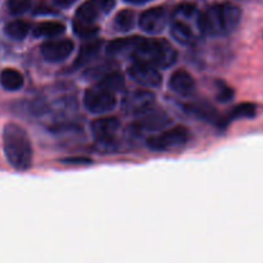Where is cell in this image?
Returning a JSON list of instances; mask_svg holds the SVG:
<instances>
[{"label":"cell","instance_id":"cell-1","mask_svg":"<svg viewBox=\"0 0 263 263\" xmlns=\"http://www.w3.org/2000/svg\"><path fill=\"white\" fill-rule=\"evenodd\" d=\"M125 86V79L120 72L104 74L94 86L86 90L84 104L89 112L95 115L110 112L117 105V94Z\"/></svg>","mask_w":263,"mask_h":263},{"label":"cell","instance_id":"cell-2","mask_svg":"<svg viewBox=\"0 0 263 263\" xmlns=\"http://www.w3.org/2000/svg\"><path fill=\"white\" fill-rule=\"evenodd\" d=\"M241 20L240 8L233 3H218L200 13L199 23L203 35L223 36L233 32Z\"/></svg>","mask_w":263,"mask_h":263},{"label":"cell","instance_id":"cell-3","mask_svg":"<svg viewBox=\"0 0 263 263\" xmlns=\"http://www.w3.org/2000/svg\"><path fill=\"white\" fill-rule=\"evenodd\" d=\"M7 161L17 171H27L32 164V145L27 133L17 123H7L3 130Z\"/></svg>","mask_w":263,"mask_h":263},{"label":"cell","instance_id":"cell-4","mask_svg":"<svg viewBox=\"0 0 263 263\" xmlns=\"http://www.w3.org/2000/svg\"><path fill=\"white\" fill-rule=\"evenodd\" d=\"M116 0H87L80 5L73 18V31L80 37H94L99 32L98 21L110 13Z\"/></svg>","mask_w":263,"mask_h":263},{"label":"cell","instance_id":"cell-5","mask_svg":"<svg viewBox=\"0 0 263 263\" xmlns=\"http://www.w3.org/2000/svg\"><path fill=\"white\" fill-rule=\"evenodd\" d=\"M200 12L189 3L179 5L172 14L171 35L180 44L195 43L203 35L199 23Z\"/></svg>","mask_w":263,"mask_h":263},{"label":"cell","instance_id":"cell-6","mask_svg":"<svg viewBox=\"0 0 263 263\" xmlns=\"http://www.w3.org/2000/svg\"><path fill=\"white\" fill-rule=\"evenodd\" d=\"M131 57L135 62H143L159 68H168L176 63L177 51L167 40L141 37Z\"/></svg>","mask_w":263,"mask_h":263},{"label":"cell","instance_id":"cell-7","mask_svg":"<svg viewBox=\"0 0 263 263\" xmlns=\"http://www.w3.org/2000/svg\"><path fill=\"white\" fill-rule=\"evenodd\" d=\"M189 140L190 133L187 128L184 126H176L149 138L146 140V145L153 152H171L184 148Z\"/></svg>","mask_w":263,"mask_h":263},{"label":"cell","instance_id":"cell-8","mask_svg":"<svg viewBox=\"0 0 263 263\" xmlns=\"http://www.w3.org/2000/svg\"><path fill=\"white\" fill-rule=\"evenodd\" d=\"M171 123V118L164 110L149 108L139 115V120L127 127V134L131 136H140L144 131L164 130Z\"/></svg>","mask_w":263,"mask_h":263},{"label":"cell","instance_id":"cell-9","mask_svg":"<svg viewBox=\"0 0 263 263\" xmlns=\"http://www.w3.org/2000/svg\"><path fill=\"white\" fill-rule=\"evenodd\" d=\"M127 72L134 81L145 87H158L162 84V74L152 64L135 62L128 67Z\"/></svg>","mask_w":263,"mask_h":263},{"label":"cell","instance_id":"cell-10","mask_svg":"<svg viewBox=\"0 0 263 263\" xmlns=\"http://www.w3.org/2000/svg\"><path fill=\"white\" fill-rule=\"evenodd\" d=\"M120 126V121L116 117L98 118L91 123L92 136L99 144L109 146L110 144L115 143Z\"/></svg>","mask_w":263,"mask_h":263},{"label":"cell","instance_id":"cell-11","mask_svg":"<svg viewBox=\"0 0 263 263\" xmlns=\"http://www.w3.org/2000/svg\"><path fill=\"white\" fill-rule=\"evenodd\" d=\"M154 98L153 92L148 90H135L126 95L122 108L127 115L139 116L153 107Z\"/></svg>","mask_w":263,"mask_h":263},{"label":"cell","instance_id":"cell-12","mask_svg":"<svg viewBox=\"0 0 263 263\" xmlns=\"http://www.w3.org/2000/svg\"><path fill=\"white\" fill-rule=\"evenodd\" d=\"M74 49L73 41L69 39L48 41L41 45V55L50 63H59L68 58Z\"/></svg>","mask_w":263,"mask_h":263},{"label":"cell","instance_id":"cell-13","mask_svg":"<svg viewBox=\"0 0 263 263\" xmlns=\"http://www.w3.org/2000/svg\"><path fill=\"white\" fill-rule=\"evenodd\" d=\"M167 25V10L163 7L151 8L141 13L139 18V26L146 33L156 35L163 31Z\"/></svg>","mask_w":263,"mask_h":263},{"label":"cell","instance_id":"cell-14","mask_svg":"<svg viewBox=\"0 0 263 263\" xmlns=\"http://www.w3.org/2000/svg\"><path fill=\"white\" fill-rule=\"evenodd\" d=\"M184 110L190 116L200 118V120L210 122L212 125L217 126L220 128H225L228 126V120L222 117L212 105L205 104V103H199V104H184Z\"/></svg>","mask_w":263,"mask_h":263},{"label":"cell","instance_id":"cell-15","mask_svg":"<svg viewBox=\"0 0 263 263\" xmlns=\"http://www.w3.org/2000/svg\"><path fill=\"white\" fill-rule=\"evenodd\" d=\"M170 87L176 94L187 97L194 91L195 81L189 72L184 71V69H177L170 77Z\"/></svg>","mask_w":263,"mask_h":263},{"label":"cell","instance_id":"cell-16","mask_svg":"<svg viewBox=\"0 0 263 263\" xmlns=\"http://www.w3.org/2000/svg\"><path fill=\"white\" fill-rule=\"evenodd\" d=\"M140 36H131V37L117 39L110 41L107 45V54L112 57L117 55H133L134 50L140 43Z\"/></svg>","mask_w":263,"mask_h":263},{"label":"cell","instance_id":"cell-17","mask_svg":"<svg viewBox=\"0 0 263 263\" xmlns=\"http://www.w3.org/2000/svg\"><path fill=\"white\" fill-rule=\"evenodd\" d=\"M100 48H102V43L98 40L84 44V45L80 48L79 55H77V58L74 59L73 64H72V71H76V69L81 68V67H84L85 64L91 62L92 59L99 54Z\"/></svg>","mask_w":263,"mask_h":263},{"label":"cell","instance_id":"cell-18","mask_svg":"<svg viewBox=\"0 0 263 263\" xmlns=\"http://www.w3.org/2000/svg\"><path fill=\"white\" fill-rule=\"evenodd\" d=\"M0 85L8 91H18L25 85V79L17 69L5 68L0 72Z\"/></svg>","mask_w":263,"mask_h":263},{"label":"cell","instance_id":"cell-19","mask_svg":"<svg viewBox=\"0 0 263 263\" xmlns=\"http://www.w3.org/2000/svg\"><path fill=\"white\" fill-rule=\"evenodd\" d=\"M66 31V26L61 22L55 21H48V22H41L36 25L33 28V36L35 37H55L62 35Z\"/></svg>","mask_w":263,"mask_h":263},{"label":"cell","instance_id":"cell-20","mask_svg":"<svg viewBox=\"0 0 263 263\" xmlns=\"http://www.w3.org/2000/svg\"><path fill=\"white\" fill-rule=\"evenodd\" d=\"M4 32L13 40H23L30 32V23L22 20L12 21L5 26Z\"/></svg>","mask_w":263,"mask_h":263},{"label":"cell","instance_id":"cell-21","mask_svg":"<svg viewBox=\"0 0 263 263\" xmlns=\"http://www.w3.org/2000/svg\"><path fill=\"white\" fill-rule=\"evenodd\" d=\"M134 25H135V14L130 9H123L118 12L113 21V27L118 32H128L133 30Z\"/></svg>","mask_w":263,"mask_h":263},{"label":"cell","instance_id":"cell-22","mask_svg":"<svg viewBox=\"0 0 263 263\" xmlns=\"http://www.w3.org/2000/svg\"><path fill=\"white\" fill-rule=\"evenodd\" d=\"M256 116V105L252 103H243L236 105L231 112V120H239V118H252Z\"/></svg>","mask_w":263,"mask_h":263},{"label":"cell","instance_id":"cell-23","mask_svg":"<svg viewBox=\"0 0 263 263\" xmlns=\"http://www.w3.org/2000/svg\"><path fill=\"white\" fill-rule=\"evenodd\" d=\"M31 7V0H8V9L12 14L21 15Z\"/></svg>","mask_w":263,"mask_h":263},{"label":"cell","instance_id":"cell-24","mask_svg":"<svg viewBox=\"0 0 263 263\" xmlns=\"http://www.w3.org/2000/svg\"><path fill=\"white\" fill-rule=\"evenodd\" d=\"M233 97H234L233 89L229 86H226L225 84H222V82H221L220 87H218L217 99L220 100V102H229V100H231V98Z\"/></svg>","mask_w":263,"mask_h":263},{"label":"cell","instance_id":"cell-25","mask_svg":"<svg viewBox=\"0 0 263 263\" xmlns=\"http://www.w3.org/2000/svg\"><path fill=\"white\" fill-rule=\"evenodd\" d=\"M63 163H69V164H89L91 163V159L84 158V157H72V158H66L63 159Z\"/></svg>","mask_w":263,"mask_h":263},{"label":"cell","instance_id":"cell-26","mask_svg":"<svg viewBox=\"0 0 263 263\" xmlns=\"http://www.w3.org/2000/svg\"><path fill=\"white\" fill-rule=\"evenodd\" d=\"M74 2H76V0H54V3H55L58 7H62V8L69 7V5L73 4Z\"/></svg>","mask_w":263,"mask_h":263},{"label":"cell","instance_id":"cell-27","mask_svg":"<svg viewBox=\"0 0 263 263\" xmlns=\"http://www.w3.org/2000/svg\"><path fill=\"white\" fill-rule=\"evenodd\" d=\"M126 3L128 4H135V5H140V4H145V3L152 2V0H125Z\"/></svg>","mask_w":263,"mask_h":263}]
</instances>
